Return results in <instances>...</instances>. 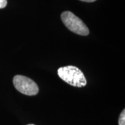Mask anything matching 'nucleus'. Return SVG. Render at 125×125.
<instances>
[{"label": "nucleus", "mask_w": 125, "mask_h": 125, "mask_svg": "<svg viewBox=\"0 0 125 125\" xmlns=\"http://www.w3.org/2000/svg\"><path fill=\"white\" fill-rule=\"evenodd\" d=\"M7 5V0H0V9H4Z\"/></svg>", "instance_id": "39448f33"}, {"label": "nucleus", "mask_w": 125, "mask_h": 125, "mask_svg": "<svg viewBox=\"0 0 125 125\" xmlns=\"http://www.w3.org/2000/svg\"><path fill=\"white\" fill-rule=\"evenodd\" d=\"M119 125H125V110L124 109L122 112L121 113L120 117H119V121H118Z\"/></svg>", "instance_id": "20e7f679"}, {"label": "nucleus", "mask_w": 125, "mask_h": 125, "mask_svg": "<svg viewBox=\"0 0 125 125\" xmlns=\"http://www.w3.org/2000/svg\"><path fill=\"white\" fill-rule=\"evenodd\" d=\"M61 20L69 30L81 36H88L90 31L83 22L70 11H65L61 14Z\"/></svg>", "instance_id": "f03ea898"}, {"label": "nucleus", "mask_w": 125, "mask_h": 125, "mask_svg": "<svg viewBox=\"0 0 125 125\" xmlns=\"http://www.w3.org/2000/svg\"><path fill=\"white\" fill-rule=\"evenodd\" d=\"M80 1H85V2H93L96 0H80Z\"/></svg>", "instance_id": "423d86ee"}, {"label": "nucleus", "mask_w": 125, "mask_h": 125, "mask_svg": "<svg viewBox=\"0 0 125 125\" xmlns=\"http://www.w3.org/2000/svg\"><path fill=\"white\" fill-rule=\"evenodd\" d=\"M58 75L62 81L74 87H83L87 83L83 73L78 67L73 65L58 68Z\"/></svg>", "instance_id": "f257e3e1"}, {"label": "nucleus", "mask_w": 125, "mask_h": 125, "mask_svg": "<svg viewBox=\"0 0 125 125\" xmlns=\"http://www.w3.org/2000/svg\"><path fill=\"white\" fill-rule=\"evenodd\" d=\"M13 84L20 93L29 96L36 95L39 91L38 86L34 81L22 75L14 76Z\"/></svg>", "instance_id": "7ed1b4c3"}, {"label": "nucleus", "mask_w": 125, "mask_h": 125, "mask_svg": "<svg viewBox=\"0 0 125 125\" xmlns=\"http://www.w3.org/2000/svg\"><path fill=\"white\" fill-rule=\"evenodd\" d=\"M33 125V124H30V125Z\"/></svg>", "instance_id": "0eeeda50"}]
</instances>
